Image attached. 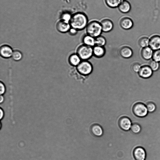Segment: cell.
Listing matches in <instances>:
<instances>
[{
	"label": "cell",
	"mask_w": 160,
	"mask_h": 160,
	"mask_svg": "<svg viewBox=\"0 0 160 160\" xmlns=\"http://www.w3.org/2000/svg\"><path fill=\"white\" fill-rule=\"evenodd\" d=\"M88 18L86 14L78 12L72 15L69 23L71 28L79 31L86 28L88 23Z\"/></svg>",
	"instance_id": "6da1fadb"
},
{
	"label": "cell",
	"mask_w": 160,
	"mask_h": 160,
	"mask_svg": "<svg viewBox=\"0 0 160 160\" xmlns=\"http://www.w3.org/2000/svg\"><path fill=\"white\" fill-rule=\"evenodd\" d=\"M86 30L87 34L96 38L101 35L102 32L100 23L96 20H92L88 22Z\"/></svg>",
	"instance_id": "7a4b0ae2"
},
{
	"label": "cell",
	"mask_w": 160,
	"mask_h": 160,
	"mask_svg": "<svg viewBox=\"0 0 160 160\" xmlns=\"http://www.w3.org/2000/svg\"><path fill=\"white\" fill-rule=\"evenodd\" d=\"M76 53L82 60H87L93 55V47L84 44L79 46Z\"/></svg>",
	"instance_id": "3957f363"
},
{
	"label": "cell",
	"mask_w": 160,
	"mask_h": 160,
	"mask_svg": "<svg viewBox=\"0 0 160 160\" xmlns=\"http://www.w3.org/2000/svg\"><path fill=\"white\" fill-rule=\"evenodd\" d=\"M77 69L80 74L87 76L92 72L93 67L91 63L87 60H82L77 66Z\"/></svg>",
	"instance_id": "277c9868"
},
{
	"label": "cell",
	"mask_w": 160,
	"mask_h": 160,
	"mask_svg": "<svg viewBox=\"0 0 160 160\" xmlns=\"http://www.w3.org/2000/svg\"><path fill=\"white\" fill-rule=\"evenodd\" d=\"M133 111L136 116L139 117H144L148 113L146 106L141 103H137L134 106Z\"/></svg>",
	"instance_id": "5b68a950"
},
{
	"label": "cell",
	"mask_w": 160,
	"mask_h": 160,
	"mask_svg": "<svg viewBox=\"0 0 160 160\" xmlns=\"http://www.w3.org/2000/svg\"><path fill=\"white\" fill-rule=\"evenodd\" d=\"M153 71L148 65L142 66L138 73V75L142 78L148 79L150 78L153 74Z\"/></svg>",
	"instance_id": "8992f818"
},
{
	"label": "cell",
	"mask_w": 160,
	"mask_h": 160,
	"mask_svg": "<svg viewBox=\"0 0 160 160\" xmlns=\"http://www.w3.org/2000/svg\"><path fill=\"white\" fill-rule=\"evenodd\" d=\"M56 28L59 32L65 33L68 32L71 27L69 22L61 19L57 22Z\"/></svg>",
	"instance_id": "52a82bcc"
},
{
	"label": "cell",
	"mask_w": 160,
	"mask_h": 160,
	"mask_svg": "<svg viewBox=\"0 0 160 160\" xmlns=\"http://www.w3.org/2000/svg\"><path fill=\"white\" fill-rule=\"evenodd\" d=\"M119 125L120 128L123 130H129L132 125L130 119L127 117H124L120 118L119 121Z\"/></svg>",
	"instance_id": "ba28073f"
},
{
	"label": "cell",
	"mask_w": 160,
	"mask_h": 160,
	"mask_svg": "<svg viewBox=\"0 0 160 160\" xmlns=\"http://www.w3.org/2000/svg\"><path fill=\"white\" fill-rule=\"evenodd\" d=\"M103 32H107L111 31L113 28L112 22L108 18H104L100 22Z\"/></svg>",
	"instance_id": "9c48e42d"
},
{
	"label": "cell",
	"mask_w": 160,
	"mask_h": 160,
	"mask_svg": "<svg viewBox=\"0 0 160 160\" xmlns=\"http://www.w3.org/2000/svg\"><path fill=\"white\" fill-rule=\"evenodd\" d=\"M149 46L153 50L160 49V36L155 35L149 39Z\"/></svg>",
	"instance_id": "30bf717a"
},
{
	"label": "cell",
	"mask_w": 160,
	"mask_h": 160,
	"mask_svg": "<svg viewBox=\"0 0 160 160\" xmlns=\"http://www.w3.org/2000/svg\"><path fill=\"white\" fill-rule=\"evenodd\" d=\"M133 156L136 160H145L146 154L144 148L138 147L134 149Z\"/></svg>",
	"instance_id": "8fae6325"
},
{
	"label": "cell",
	"mask_w": 160,
	"mask_h": 160,
	"mask_svg": "<svg viewBox=\"0 0 160 160\" xmlns=\"http://www.w3.org/2000/svg\"><path fill=\"white\" fill-rule=\"evenodd\" d=\"M120 25L123 29L128 30L133 27V22L131 19L128 17L122 18L120 21Z\"/></svg>",
	"instance_id": "7c38bea8"
},
{
	"label": "cell",
	"mask_w": 160,
	"mask_h": 160,
	"mask_svg": "<svg viewBox=\"0 0 160 160\" xmlns=\"http://www.w3.org/2000/svg\"><path fill=\"white\" fill-rule=\"evenodd\" d=\"M13 52V51L11 48L8 45H3L0 48V55L3 58H8L11 57Z\"/></svg>",
	"instance_id": "4fadbf2b"
},
{
	"label": "cell",
	"mask_w": 160,
	"mask_h": 160,
	"mask_svg": "<svg viewBox=\"0 0 160 160\" xmlns=\"http://www.w3.org/2000/svg\"><path fill=\"white\" fill-rule=\"evenodd\" d=\"M153 51L149 46L143 48L141 51V56L144 60H150L152 58Z\"/></svg>",
	"instance_id": "5bb4252c"
},
{
	"label": "cell",
	"mask_w": 160,
	"mask_h": 160,
	"mask_svg": "<svg viewBox=\"0 0 160 160\" xmlns=\"http://www.w3.org/2000/svg\"><path fill=\"white\" fill-rule=\"evenodd\" d=\"M120 56L125 58H130L133 55V51L129 47L126 46L122 47L119 50Z\"/></svg>",
	"instance_id": "9a60e30c"
},
{
	"label": "cell",
	"mask_w": 160,
	"mask_h": 160,
	"mask_svg": "<svg viewBox=\"0 0 160 160\" xmlns=\"http://www.w3.org/2000/svg\"><path fill=\"white\" fill-rule=\"evenodd\" d=\"M118 8L121 12L126 13L130 11L131 6L130 3L128 1L122 0Z\"/></svg>",
	"instance_id": "2e32d148"
},
{
	"label": "cell",
	"mask_w": 160,
	"mask_h": 160,
	"mask_svg": "<svg viewBox=\"0 0 160 160\" xmlns=\"http://www.w3.org/2000/svg\"><path fill=\"white\" fill-rule=\"evenodd\" d=\"M93 53L95 57L101 58L105 55V50L104 47L95 45L93 47Z\"/></svg>",
	"instance_id": "e0dca14e"
},
{
	"label": "cell",
	"mask_w": 160,
	"mask_h": 160,
	"mask_svg": "<svg viewBox=\"0 0 160 160\" xmlns=\"http://www.w3.org/2000/svg\"><path fill=\"white\" fill-rule=\"evenodd\" d=\"M82 42L83 44L92 47L95 45V38L88 34L83 36Z\"/></svg>",
	"instance_id": "ac0fdd59"
},
{
	"label": "cell",
	"mask_w": 160,
	"mask_h": 160,
	"mask_svg": "<svg viewBox=\"0 0 160 160\" xmlns=\"http://www.w3.org/2000/svg\"><path fill=\"white\" fill-rule=\"evenodd\" d=\"M81 60V59L77 53L72 54L69 58V63L73 66H78Z\"/></svg>",
	"instance_id": "d6986e66"
},
{
	"label": "cell",
	"mask_w": 160,
	"mask_h": 160,
	"mask_svg": "<svg viewBox=\"0 0 160 160\" xmlns=\"http://www.w3.org/2000/svg\"><path fill=\"white\" fill-rule=\"evenodd\" d=\"M92 133L95 136L100 137L103 134V130L101 127L98 125L94 124L91 128Z\"/></svg>",
	"instance_id": "ffe728a7"
},
{
	"label": "cell",
	"mask_w": 160,
	"mask_h": 160,
	"mask_svg": "<svg viewBox=\"0 0 160 160\" xmlns=\"http://www.w3.org/2000/svg\"><path fill=\"white\" fill-rule=\"evenodd\" d=\"M106 5L112 8H118L122 0H104Z\"/></svg>",
	"instance_id": "44dd1931"
},
{
	"label": "cell",
	"mask_w": 160,
	"mask_h": 160,
	"mask_svg": "<svg viewBox=\"0 0 160 160\" xmlns=\"http://www.w3.org/2000/svg\"><path fill=\"white\" fill-rule=\"evenodd\" d=\"M149 39L147 37H144L140 38L138 41L139 45L142 48L148 46Z\"/></svg>",
	"instance_id": "7402d4cb"
},
{
	"label": "cell",
	"mask_w": 160,
	"mask_h": 160,
	"mask_svg": "<svg viewBox=\"0 0 160 160\" xmlns=\"http://www.w3.org/2000/svg\"><path fill=\"white\" fill-rule=\"evenodd\" d=\"M106 43V38L101 35L95 38V45L104 47Z\"/></svg>",
	"instance_id": "603a6c76"
},
{
	"label": "cell",
	"mask_w": 160,
	"mask_h": 160,
	"mask_svg": "<svg viewBox=\"0 0 160 160\" xmlns=\"http://www.w3.org/2000/svg\"><path fill=\"white\" fill-rule=\"evenodd\" d=\"M148 66L150 67L153 72L158 71L160 67L159 62L155 61L152 60L150 61Z\"/></svg>",
	"instance_id": "cb8c5ba5"
},
{
	"label": "cell",
	"mask_w": 160,
	"mask_h": 160,
	"mask_svg": "<svg viewBox=\"0 0 160 160\" xmlns=\"http://www.w3.org/2000/svg\"><path fill=\"white\" fill-rule=\"evenodd\" d=\"M12 57L14 60L18 61L22 59V55L21 52L19 51L15 50L13 51Z\"/></svg>",
	"instance_id": "d4e9b609"
},
{
	"label": "cell",
	"mask_w": 160,
	"mask_h": 160,
	"mask_svg": "<svg viewBox=\"0 0 160 160\" xmlns=\"http://www.w3.org/2000/svg\"><path fill=\"white\" fill-rule=\"evenodd\" d=\"M130 129L133 133L136 134L139 133L141 130L140 126L137 123L132 124Z\"/></svg>",
	"instance_id": "484cf974"
},
{
	"label": "cell",
	"mask_w": 160,
	"mask_h": 160,
	"mask_svg": "<svg viewBox=\"0 0 160 160\" xmlns=\"http://www.w3.org/2000/svg\"><path fill=\"white\" fill-rule=\"evenodd\" d=\"M152 58L153 60L160 62V49L153 51Z\"/></svg>",
	"instance_id": "4316f807"
},
{
	"label": "cell",
	"mask_w": 160,
	"mask_h": 160,
	"mask_svg": "<svg viewBox=\"0 0 160 160\" xmlns=\"http://www.w3.org/2000/svg\"><path fill=\"white\" fill-rule=\"evenodd\" d=\"M146 106L149 112H153L156 109L155 104L152 102L148 103Z\"/></svg>",
	"instance_id": "83f0119b"
},
{
	"label": "cell",
	"mask_w": 160,
	"mask_h": 160,
	"mask_svg": "<svg viewBox=\"0 0 160 160\" xmlns=\"http://www.w3.org/2000/svg\"><path fill=\"white\" fill-rule=\"evenodd\" d=\"M141 66V64L138 62L134 63L132 66V71L136 73H138L139 71Z\"/></svg>",
	"instance_id": "f1b7e54d"
},
{
	"label": "cell",
	"mask_w": 160,
	"mask_h": 160,
	"mask_svg": "<svg viewBox=\"0 0 160 160\" xmlns=\"http://www.w3.org/2000/svg\"><path fill=\"white\" fill-rule=\"evenodd\" d=\"M72 15L69 13L66 12L63 13L62 16V19L69 22Z\"/></svg>",
	"instance_id": "f546056e"
},
{
	"label": "cell",
	"mask_w": 160,
	"mask_h": 160,
	"mask_svg": "<svg viewBox=\"0 0 160 160\" xmlns=\"http://www.w3.org/2000/svg\"><path fill=\"white\" fill-rule=\"evenodd\" d=\"M0 94L1 95L5 93L6 90L5 87V86L4 85V84L2 82H1L0 83Z\"/></svg>",
	"instance_id": "4dcf8cb0"
},
{
	"label": "cell",
	"mask_w": 160,
	"mask_h": 160,
	"mask_svg": "<svg viewBox=\"0 0 160 160\" xmlns=\"http://www.w3.org/2000/svg\"><path fill=\"white\" fill-rule=\"evenodd\" d=\"M78 31L77 29L71 28L68 32L70 35L73 36L77 34Z\"/></svg>",
	"instance_id": "1f68e13d"
},
{
	"label": "cell",
	"mask_w": 160,
	"mask_h": 160,
	"mask_svg": "<svg viewBox=\"0 0 160 160\" xmlns=\"http://www.w3.org/2000/svg\"><path fill=\"white\" fill-rule=\"evenodd\" d=\"M0 119H1L3 118V115H4L3 111L2 110V108L0 109Z\"/></svg>",
	"instance_id": "d6a6232c"
},
{
	"label": "cell",
	"mask_w": 160,
	"mask_h": 160,
	"mask_svg": "<svg viewBox=\"0 0 160 160\" xmlns=\"http://www.w3.org/2000/svg\"><path fill=\"white\" fill-rule=\"evenodd\" d=\"M0 103H2V102H3V101L4 100V98L2 95H1L0 96Z\"/></svg>",
	"instance_id": "836d02e7"
}]
</instances>
